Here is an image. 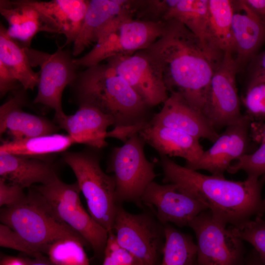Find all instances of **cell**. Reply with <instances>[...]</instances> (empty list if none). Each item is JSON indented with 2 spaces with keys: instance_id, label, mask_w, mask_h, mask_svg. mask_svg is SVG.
Masks as SVG:
<instances>
[{
  "instance_id": "42",
  "label": "cell",
  "mask_w": 265,
  "mask_h": 265,
  "mask_svg": "<svg viewBox=\"0 0 265 265\" xmlns=\"http://www.w3.org/2000/svg\"><path fill=\"white\" fill-rule=\"evenodd\" d=\"M244 265H265L257 253L253 249L246 254Z\"/></svg>"
},
{
  "instance_id": "34",
  "label": "cell",
  "mask_w": 265,
  "mask_h": 265,
  "mask_svg": "<svg viewBox=\"0 0 265 265\" xmlns=\"http://www.w3.org/2000/svg\"><path fill=\"white\" fill-rule=\"evenodd\" d=\"M243 103L247 114L253 120L265 119V83L248 87Z\"/></svg>"
},
{
  "instance_id": "11",
  "label": "cell",
  "mask_w": 265,
  "mask_h": 265,
  "mask_svg": "<svg viewBox=\"0 0 265 265\" xmlns=\"http://www.w3.org/2000/svg\"><path fill=\"white\" fill-rule=\"evenodd\" d=\"M31 66L39 65L40 71L38 92L34 104L47 106L55 111L54 116L65 113L62 107L64 89L75 80L79 67L74 62L70 52L58 48L55 52L49 54L25 47Z\"/></svg>"
},
{
  "instance_id": "14",
  "label": "cell",
  "mask_w": 265,
  "mask_h": 265,
  "mask_svg": "<svg viewBox=\"0 0 265 265\" xmlns=\"http://www.w3.org/2000/svg\"><path fill=\"white\" fill-rule=\"evenodd\" d=\"M142 204L155 208L158 219L163 224L188 226L200 213L208 210L202 202L181 190L173 184L151 183L142 198Z\"/></svg>"
},
{
  "instance_id": "12",
  "label": "cell",
  "mask_w": 265,
  "mask_h": 265,
  "mask_svg": "<svg viewBox=\"0 0 265 265\" xmlns=\"http://www.w3.org/2000/svg\"><path fill=\"white\" fill-rule=\"evenodd\" d=\"M238 72L234 54L224 53L210 80L202 108L215 130L235 123L242 116L236 83Z\"/></svg>"
},
{
  "instance_id": "18",
  "label": "cell",
  "mask_w": 265,
  "mask_h": 265,
  "mask_svg": "<svg viewBox=\"0 0 265 265\" xmlns=\"http://www.w3.org/2000/svg\"><path fill=\"white\" fill-rule=\"evenodd\" d=\"M57 126L66 131L76 143L100 149L107 145V129L114 126L113 119L89 106H80L75 113L54 116Z\"/></svg>"
},
{
  "instance_id": "19",
  "label": "cell",
  "mask_w": 265,
  "mask_h": 265,
  "mask_svg": "<svg viewBox=\"0 0 265 265\" xmlns=\"http://www.w3.org/2000/svg\"><path fill=\"white\" fill-rule=\"evenodd\" d=\"M25 1L39 12L52 33L63 34L66 44L74 43L80 29L88 0Z\"/></svg>"
},
{
  "instance_id": "29",
  "label": "cell",
  "mask_w": 265,
  "mask_h": 265,
  "mask_svg": "<svg viewBox=\"0 0 265 265\" xmlns=\"http://www.w3.org/2000/svg\"><path fill=\"white\" fill-rule=\"evenodd\" d=\"M165 241L160 265H197V249L193 237L169 223L164 224Z\"/></svg>"
},
{
  "instance_id": "22",
  "label": "cell",
  "mask_w": 265,
  "mask_h": 265,
  "mask_svg": "<svg viewBox=\"0 0 265 265\" xmlns=\"http://www.w3.org/2000/svg\"><path fill=\"white\" fill-rule=\"evenodd\" d=\"M0 176L23 188H29L36 183L46 185L58 177L49 161L4 152H0Z\"/></svg>"
},
{
  "instance_id": "30",
  "label": "cell",
  "mask_w": 265,
  "mask_h": 265,
  "mask_svg": "<svg viewBox=\"0 0 265 265\" xmlns=\"http://www.w3.org/2000/svg\"><path fill=\"white\" fill-rule=\"evenodd\" d=\"M83 246L77 240L63 238L50 244L45 253L53 265H89Z\"/></svg>"
},
{
  "instance_id": "23",
  "label": "cell",
  "mask_w": 265,
  "mask_h": 265,
  "mask_svg": "<svg viewBox=\"0 0 265 265\" xmlns=\"http://www.w3.org/2000/svg\"><path fill=\"white\" fill-rule=\"evenodd\" d=\"M133 0H88L85 16L78 35L74 42L72 54L77 56L93 43H96L100 32L115 17L132 9Z\"/></svg>"
},
{
  "instance_id": "4",
  "label": "cell",
  "mask_w": 265,
  "mask_h": 265,
  "mask_svg": "<svg viewBox=\"0 0 265 265\" xmlns=\"http://www.w3.org/2000/svg\"><path fill=\"white\" fill-rule=\"evenodd\" d=\"M0 220L40 254L63 238H72L89 246L80 235L55 216L33 186L20 202L0 209Z\"/></svg>"
},
{
  "instance_id": "15",
  "label": "cell",
  "mask_w": 265,
  "mask_h": 265,
  "mask_svg": "<svg viewBox=\"0 0 265 265\" xmlns=\"http://www.w3.org/2000/svg\"><path fill=\"white\" fill-rule=\"evenodd\" d=\"M253 120L246 114L227 126L212 146L204 151L197 161L189 169L195 171L205 170L212 175L224 177V174L231 162L246 154Z\"/></svg>"
},
{
  "instance_id": "5",
  "label": "cell",
  "mask_w": 265,
  "mask_h": 265,
  "mask_svg": "<svg viewBox=\"0 0 265 265\" xmlns=\"http://www.w3.org/2000/svg\"><path fill=\"white\" fill-rule=\"evenodd\" d=\"M165 21L137 19L133 10L115 17L99 33L96 45L83 56L74 58L78 66L89 67L115 56L128 55L146 49L162 34Z\"/></svg>"
},
{
  "instance_id": "21",
  "label": "cell",
  "mask_w": 265,
  "mask_h": 265,
  "mask_svg": "<svg viewBox=\"0 0 265 265\" xmlns=\"http://www.w3.org/2000/svg\"><path fill=\"white\" fill-rule=\"evenodd\" d=\"M138 134L159 155L185 159V166L188 168L197 161L204 151L199 139L174 129L149 123Z\"/></svg>"
},
{
  "instance_id": "26",
  "label": "cell",
  "mask_w": 265,
  "mask_h": 265,
  "mask_svg": "<svg viewBox=\"0 0 265 265\" xmlns=\"http://www.w3.org/2000/svg\"><path fill=\"white\" fill-rule=\"evenodd\" d=\"M209 1V29L211 47L221 57H223L227 53L234 55L232 32L233 1L231 0Z\"/></svg>"
},
{
  "instance_id": "25",
  "label": "cell",
  "mask_w": 265,
  "mask_h": 265,
  "mask_svg": "<svg viewBox=\"0 0 265 265\" xmlns=\"http://www.w3.org/2000/svg\"><path fill=\"white\" fill-rule=\"evenodd\" d=\"M209 0H179L166 16L165 21L176 20L185 25L200 40L205 49L219 60L220 56L212 49L209 24Z\"/></svg>"
},
{
  "instance_id": "39",
  "label": "cell",
  "mask_w": 265,
  "mask_h": 265,
  "mask_svg": "<svg viewBox=\"0 0 265 265\" xmlns=\"http://www.w3.org/2000/svg\"><path fill=\"white\" fill-rule=\"evenodd\" d=\"M23 87L12 72L0 61V94L4 96L9 91Z\"/></svg>"
},
{
  "instance_id": "28",
  "label": "cell",
  "mask_w": 265,
  "mask_h": 265,
  "mask_svg": "<svg viewBox=\"0 0 265 265\" xmlns=\"http://www.w3.org/2000/svg\"><path fill=\"white\" fill-rule=\"evenodd\" d=\"M75 143L74 140L68 134L54 133L20 140L4 141L0 146V152L38 158L51 154L64 152Z\"/></svg>"
},
{
  "instance_id": "1",
  "label": "cell",
  "mask_w": 265,
  "mask_h": 265,
  "mask_svg": "<svg viewBox=\"0 0 265 265\" xmlns=\"http://www.w3.org/2000/svg\"><path fill=\"white\" fill-rule=\"evenodd\" d=\"M160 165L164 184L176 185L205 204L217 221L237 227L265 214V197L262 191L265 175L247 177L243 181L206 175L181 166L163 155Z\"/></svg>"
},
{
  "instance_id": "9",
  "label": "cell",
  "mask_w": 265,
  "mask_h": 265,
  "mask_svg": "<svg viewBox=\"0 0 265 265\" xmlns=\"http://www.w3.org/2000/svg\"><path fill=\"white\" fill-rule=\"evenodd\" d=\"M145 144L138 133H135L112 151L107 169L113 173L115 178L117 204L132 202L141 206L144 191L157 177L155 162L146 157Z\"/></svg>"
},
{
  "instance_id": "10",
  "label": "cell",
  "mask_w": 265,
  "mask_h": 265,
  "mask_svg": "<svg viewBox=\"0 0 265 265\" xmlns=\"http://www.w3.org/2000/svg\"><path fill=\"white\" fill-rule=\"evenodd\" d=\"M188 226L196 238L197 265H244L243 240L215 220L210 210L200 213Z\"/></svg>"
},
{
  "instance_id": "45",
  "label": "cell",
  "mask_w": 265,
  "mask_h": 265,
  "mask_svg": "<svg viewBox=\"0 0 265 265\" xmlns=\"http://www.w3.org/2000/svg\"><path fill=\"white\" fill-rule=\"evenodd\" d=\"M39 259V260L35 261L27 262V265H53L51 263H48L47 262L41 261V258Z\"/></svg>"
},
{
  "instance_id": "17",
  "label": "cell",
  "mask_w": 265,
  "mask_h": 265,
  "mask_svg": "<svg viewBox=\"0 0 265 265\" xmlns=\"http://www.w3.org/2000/svg\"><path fill=\"white\" fill-rule=\"evenodd\" d=\"M26 90L12 91L13 95L0 107V134L7 132L13 140L54 134L59 127L48 120L25 111Z\"/></svg>"
},
{
  "instance_id": "33",
  "label": "cell",
  "mask_w": 265,
  "mask_h": 265,
  "mask_svg": "<svg viewBox=\"0 0 265 265\" xmlns=\"http://www.w3.org/2000/svg\"><path fill=\"white\" fill-rule=\"evenodd\" d=\"M240 170L245 172L247 177L260 178L265 175V143L254 152L242 156L227 171L235 174Z\"/></svg>"
},
{
  "instance_id": "7",
  "label": "cell",
  "mask_w": 265,
  "mask_h": 265,
  "mask_svg": "<svg viewBox=\"0 0 265 265\" xmlns=\"http://www.w3.org/2000/svg\"><path fill=\"white\" fill-rule=\"evenodd\" d=\"M33 186L56 218L80 235L96 256H104L108 232L83 207L77 182L68 184L57 177L48 184Z\"/></svg>"
},
{
  "instance_id": "3",
  "label": "cell",
  "mask_w": 265,
  "mask_h": 265,
  "mask_svg": "<svg viewBox=\"0 0 265 265\" xmlns=\"http://www.w3.org/2000/svg\"><path fill=\"white\" fill-rule=\"evenodd\" d=\"M70 85L79 107H93L110 116L114 128H132L139 132L153 116L151 107L107 64L78 73Z\"/></svg>"
},
{
  "instance_id": "44",
  "label": "cell",
  "mask_w": 265,
  "mask_h": 265,
  "mask_svg": "<svg viewBox=\"0 0 265 265\" xmlns=\"http://www.w3.org/2000/svg\"><path fill=\"white\" fill-rule=\"evenodd\" d=\"M103 265H116L111 258L107 254H104Z\"/></svg>"
},
{
  "instance_id": "35",
  "label": "cell",
  "mask_w": 265,
  "mask_h": 265,
  "mask_svg": "<svg viewBox=\"0 0 265 265\" xmlns=\"http://www.w3.org/2000/svg\"><path fill=\"white\" fill-rule=\"evenodd\" d=\"M0 245L20 251L37 259L41 258V254L36 251L16 231L2 223L0 224Z\"/></svg>"
},
{
  "instance_id": "38",
  "label": "cell",
  "mask_w": 265,
  "mask_h": 265,
  "mask_svg": "<svg viewBox=\"0 0 265 265\" xmlns=\"http://www.w3.org/2000/svg\"><path fill=\"white\" fill-rule=\"evenodd\" d=\"M247 69V88L256 84L265 83V50L258 53L251 60Z\"/></svg>"
},
{
  "instance_id": "6",
  "label": "cell",
  "mask_w": 265,
  "mask_h": 265,
  "mask_svg": "<svg viewBox=\"0 0 265 265\" xmlns=\"http://www.w3.org/2000/svg\"><path fill=\"white\" fill-rule=\"evenodd\" d=\"M62 157L75 175L89 214L108 233L112 232L117 205L114 176L104 172L99 155L92 150L65 151Z\"/></svg>"
},
{
  "instance_id": "27",
  "label": "cell",
  "mask_w": 265,
  "mask_h": 265,
  "mask_svg": "<svg viewBox=\"0 0 265 265\" xmlns=\"http://www.w3.org/2000/svg\"><path fill=\"white\" fill-rule=\"evenodd\" d=\"M0 61L12 72L26 90H32L37 86L39 73L32 70L25 47L11 38L2 25L0 26Z\"/></svg>"
},
{
  "instance_id": "16",
  "label": "cell",
  "mask_w": 265,
  "mask_h": 265,
  "mask_svg": "<svg viewBox=\"0 0 265 265\" xmlns=\"http://www.w3.org/2000/svg\"><path fill=\"white\" fill-rule=\"evenodd\" d=\"M163 104L161 110L153 115L150 124L174 129L213 143L218 138L219 134L202 112L180 94L170 93Z\"/></svg>"
},
{
  "instance_id": "43",
  "label": "cell",
  "mask_w": 265,
  "mask_h": 265,
  "mask_svg": "<svg viewBox=\"0 0 265 265\" xmlns=\"http://www.w3.org/2000/svg\"><path fill=\"white\" fill-rule=\"evenodd\" d=\"M1 265H27V264L21 259L10 257L2 260Z\"/></svg>"
},
{
  "instance_id": "24",
  "label": "cell",
  "mask_w": 265,
  "mask_h": 265,
  "mask_svg": "<svg viewBox=\"0 0 265 265\" xmlns=\"http://www.w3.org/2000/svg\"><path fill=\"white\" fill-rule=\"evenodd\" d=\"M0 11L7 21L8 35L29 48L34 36L40 31L52 33L39 12L25 0L0 1Z\"/></svg>"
},
{
  "instance_id": "40",
  "label": "cell",
  "mask_w": 265,
  "mask_h": 265,
  "mask_svg": "<svg viewBox=\"0 0 265 265\" xmlns=\"http://www.w3.org/2000/svg\"><path fill=\"white\" fill-rule=\"evenodd\" d=\"M257 18L265 23V0H241Z\"/></svg>"
},
{
  "instance_id": "31",
  "label": "cell",
  "mask_w": 265,
  "mask_h": 265,
  "mask_svg": "<svg viewBox=\"0 0 265 265\" xmlns=\"http://www.w3.org/2000/svg\"><path fill=\"white\" fill-rule=\"evenodd\" d=\"M229 228L234 235L252 245L265 265V214L240 226Z\"/></svg>"
},
{
  "instance_id": "8",
  "label": "cell",
  "mask_w": 265,
  "mask_h": 265,
  "mask_svg": "<svg viewBox=\"0 0 265 265\" xmlns=\"http://www.w3.org/2000/svg\"><path fill=\"white\" fill-rule=\"evenodd\" d=\"M152 211L131 213L117 204L112 231L138 265H157L165 241L164 224Z\"/></svg>"
},
{
  "instance_id": "37",
  "label": "cell",
  "mask_w": 265,
  "mask_h": 265,
  "mask_svg": "<svg viewBox=\"0 0 265 265\" xmlns=\"http://www.w3.org/2000/svg\"><path fill=\"white\" fill-rule=\"evenodd\" d=\"M20 186L0 178V206L10 207L20 202L26 194Z\"/></svg>"
},
{
  "instance_id": "20",
  "label": "cell",
  "mask_w": 265,
  "mask_h": 265,
  "mask_svg": "<svg viewBox=\"0 0 265 265\" xmlns=\"http://www.w3.org/2000/svg\"><path fill=\"white\" fill-rule=\"evenodd\" d=\"M233 1L234 57L239 72L248 64L265 43V23L253 14L241 0Z\"/></svg>"
},
{
  "instance_id": "32",
  "label": "cell",
  "mask_w": 265,
  "mask_h": 265,
  "mask_svg": "<svg viewBox=\"0 0 265 265\" xmlns=\"http://www.w3.org/2000/svg\"><path fill=\"white\" fill-rule=\"evenodd\" d=\"M179 0H133L132 10L135 18L144 21H165L166 16Z\"/></svg>"
},
{
  "instance_id": "41",
  "label": "cell",
  "mask_w": 265,
  "mask_h": 265,
  "mask_svg": "<svg viewBox=\"0 0 265 265\" xmlns=\"http://www.w3.org/2000/svg\"><path fill=\"white\" fill-rule=\"evenodd\" d=\"M250 132L254 141L261 144L265 143V123L252 121Z\"/></svg>"
},
{
  "instance_id": "2",
  "label": "cell",
  "mask_w": 265,
  "mask_h": 265,
  "mask_svg": "<svg viewBox=\"0 0 265 265\" xmlns=\"http://www.w3.org/2000/svg\"><path fill=\"white\" fill-rule=\"evenodd\" d=\"M144 50L160 70L168 92L180 94L202 111L209 83L221 60L175 19L165 21L162 35Z\"/></svg>"
},
{
  "instance_id": "36",
  "label": "cell",
  "mask_w": 265,
  "mask_h": 265,
  "mask_svg": "<svg viewBox=\"0 0 265 265\" xmlns=\"http://www.w3.org/2000/svg\"><path fill=\"white\" fill-rule=\"evenodd\" d=\"M105 253L108 254L116 265H138L132 255L118 244L113 231L108 233Z\"/></svg>"
},
{
  "instance_id": "13",
  "label": "cell",
  "mask_w": 265,
  "mask_h": 265,
  "mask_svg": "<svg viewBox=\"0 0 265 265\" xmlns=\"http://www.w3.org/2000/svg\"><path fill=\"white\" fill-rule=\"evenodd\" d=\"M150 107L163 104L169 95L161 72L154 59L142 50L128 55L106 60Z\"/></svg>"
}]
</instances>
